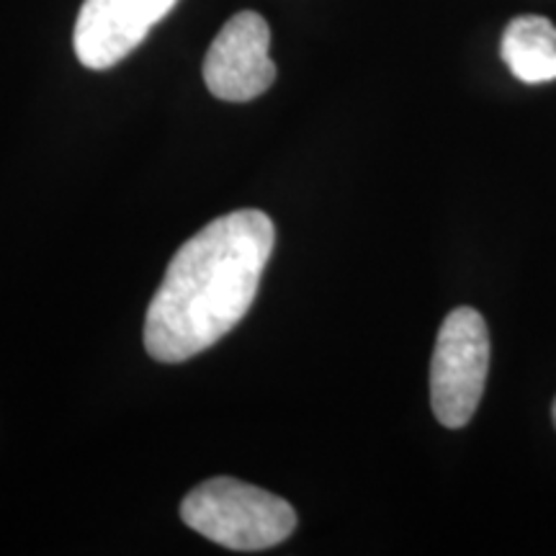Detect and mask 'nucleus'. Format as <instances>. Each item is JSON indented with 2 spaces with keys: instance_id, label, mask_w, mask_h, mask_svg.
Listing matches in <instances>:
<instances>
[{
  "instance_id": "39448f33",
  "label": "nucleus",
  "mask_w": 556,
  "mask_h": 556,
  "mask_svg": "<svg viewBox=\"0 0 556 556\" xmlns=\"http://www.w3.org/2000/svg\"><path fill=\"white\" fill-rule=\"evenodd\" d=\"M152 26L129 0H83L73 31L75 54L83 67L109 70L135 52Z\"/></svg>"
},
{
  "instance_id": "f03ea898",
  "label": "nucleus",
  "mask_w": 556,
  "mask_h": 556,
  "mask_svg": "<svg viewBox=\"0 0 556 556\" xmlns=\"http://www.w3.org/2000/svg\"><path fill=\"white\" fill-rule=\"evenodd\" d=\"M180 518L204 539L232 552L278 546L296 528V513L287 500L229 477L193 486L180 503Z\"/></svg>"
},
{
  "instance_id": "7ed1b4c3",
  "label": "nucleus",
  "mask_w": 556,
  "mask_h": 556,
  "mask_svg": "<svg viewBox=\"0 0 556 556\" xmlns=\"http://www.w3.org/2000/svg\"><path fill=\"white\" fill-rule=\"evenodd\" d=\"M490 330L471 307H458L443 319L430 361V405L438 422L464 428L482 402L490 374Z\"/></svg>"
},
{
  "instance_id": "0eeeda50",
  "label": "nucleus",
  "mask_w": 556,
  "mask_h": 556,
  "mask_svg": "<svg viewBox=\"0 0 556 556\" xmlns=\"http://www.w3.org/2000/svg\"><path fill=\"white\" fill-rule=\"evenodd\" d=\"M129 3L135 5L139 13H144L152 24H157V21H163L173 9H176L178 0H129Z\"/></svg>"
},
{
  "instance_id": "6e6552de",
  "label": "nucleus",
  "mask_w": 556,
  "mask_h": 556,
  "mask_svg": "<svg viewBox=\"0 0 556 556\" xmlns=\"http://www.w3.org/2000/svg\"><path fill=\"white\" fill-rule=\"evenodd\" d=\"M552 417H554V426H556V400H554V405H552Z\"/></svg>"
},
{
  "instance_id": "f257e3e1",
  "label": "nucleus",
  "mask_w": 556,
  "mask_h": 556,
  "mask_svg": "<svg viewBox=\"0 0 556 556\" xmlns=\"http://www.w3.org/2000/svg\"><path fill=\"white\" fill-rule=\"evenodd\" d=\"M276 245L258 208L225 214L173 255L144 319V348L160 364H184L219 343L253 307Z\"/></svg>"
},
{
  "instance_id": "423d86ee",
  "label": "nucleus",
  "mask_w": 556,
  "mask_h": 556,
  "mask_svg": "<svg viewBox=\"0 0 556 556\" xmlns=\"http://www.w3.org/2000/svg\"><path fill=\"white\" fill-rule=\"evenodd\" d=\"M505 65L518 80H556V26L544 16H518L507 24L500 45Z\"/></svg>"
},
{
  "instance_id": "20e7f679",
  "label": "nucleus",
  "mask_w": 556,
  "mask_h": 556,
  "mask_svg": "<svg viewBox=\"0 0 556 556\" xmlns=\"http://www.w3.org/2000/svg\"><path fill=\"white\" fill-rule=\"evenodd\" d=\"M268 21L255 11H240L222 26L204 60V83L219 101L258 99L276 80L270 60Z\"/></svg>"
}]
</instances>
